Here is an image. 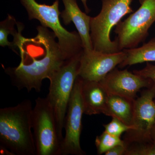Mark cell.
<instances>
[{
    "label": "cell",
    "mask_w": 155,
    "mask_h": 155,
    "mask_svg": "<svg viewBox=\"0 0 155 155\" xmlns=\"http://www.w3.org/2000/svg\"><path fill=\"white\" fill-rule=\"evenodd\" d=\"M18 31L14 35V43L19 49L21 58L19 66L5 69L13 86L19 90L25 89L28 92L34 89L41 91L44 79H48L53 73L69 61L61 49L53 31L40 25L38 34L33 38L22 36L23 25L17 24Z\"/></svg>",
    "instance_id": "1"
},
{
    "label": "cell",
    "mask_w": 155,
    "mask_h": 155,
    "mask_svg": "<svg viewBox=\"0 0 155 155\" xmlns=\"http://www.w3.org/2000/svg\"><path fill=\"white\" fill-rule=\"evenodd\" d=\"M33 108L24 100L14 107L0 109V148L2 153L36 155L31 129Z\"/></svg>",
    "instance_id": "2"
},
{
    "label": "cell",
    "mask_w": 155,
    "mask_h": 155,
    "mask_svg": "<svg viewBox=\"0 0 155 155\" xmlns=\"http://www.w3.org/2000/svg\"><path fill=\"white\" fill-rule=\"evenodd\" d=\"M132 0H102L99 14L91 17L90 35L93 49L112 54L121 51L118 43L110 38L111 30L127 14L134 12Z\"/></svg>",
    "instance_id": "3"
},
{
    "label": "cell",
    "mask_w": 155,
    "mask_h": 155,
    "mask_svg": "<svg viewBox=\"0 0 155 155\" xmlns=\"http://www.w3.org/2000/svg\"><path fill=\"white\" fill-rule=\"evenodd\" d=\"M28 13L29 19L38 20L42 26L52 30L58 39L61 49L69 60L80 55L84 49L78 32H70L61 25L59 0L52 5L38 3L35 0H20Z\"/></svg>",
    "instance_id": "4"
},
{
    "label": "cell",
    "mask_w": 155,
    "mask_h": 155,
    "mask_svg": "<svg viewBox=\"0 0 155 155\" xmlns=\"http://www.w3.org/2000/svg\"><path fill=\"white\" fill-rule=\"evenodd\" d=\"M80 55L67 61L48 78L50 83L47 98L54 113L59 135L63 139L65 116L78 76Z\"/></svg>",
    "instance_id": "5"
},
{
    "label": "cell",
    "mask_w": 155,
    "mask_h": 155,
    "mask_svg": "<svg viewBox=\"0 0 155 155\" xmlns=\"http://www.w3.org/2000/svg\"><path fill=\"white\" fill-rule=\"evenodd\" d=\"M32 126L36 155H61L63 139L47 98H37L33 108Z\"/></svg>",
    "instance_id": "6"
},
{
    "label": "cell",
    "mask_w": 155,
    "mask_h": 155,
    "mask_svg": "<svg viewBox=\"0 0 155 155\" xmlns=\"http://www.w3.org/2000/svg\"><path fill=\"white\" fill-rule=\"evenodd\" d=\"M140 6L127 19L116 25V40L119 50L133 48L147 37L155 22V0H139Z\"/></svg>",
    "instance_id": "7"
},
{
    "label": "cell",
    "mask_w": 155,
    "mask_h": 155,
    "mask_svg": "<svg viewBox=\"0 0 155 155\" xmlns=\"http://www.w3.org/2000/svg\"><path fill=\"white\" fill-rule=\"evenodd\" d=\"M81 80L78 76L69 100L65 116V135L61 146V155H84L80 145L84 113L81 95Z\"/></svg>",
    "instance_id": "8"
},
{
    "label": "cell",
    "mask_w": 155,
    "mask_h": 155,
    "mask_svg": "<svg viewBox=\"0 0 155 155\" xmlns=\"http://www.w3.org/2000/svg\"><path fill=\"white\" fill-rule=\"evenodd\" d=\"M155 86L143 91L134 101L132 125L126 132V144L146 142L150 138L155 125Z\"/></svg>",
    "instance_id": "9"
},
{
    "label": "cell",
    "mask_w": 155,
    "mask_h": 155,
    "mask_svg": "<svg viewBox=\"0 0 155 155\" xmlns=\"http://www.w3.org/2000/svg\"><path fill=\"white\" fill-rule=\"evenodd\" d=\"M126 58L124 51L108 54L83 49L79 58L78 77L87 81H100Z\"/></svg>",
    "instance_id": "10"
},
{
    "label": "cell",
    "mask_w": 155,
    "mask_h": 155,
    "mask_svg": "<svg viewBox=\"0 0 155 155\" xmlns=\"http://www.w3.org/2000/svg\"><path fill=\"white\" fill-rule=\"evenodd\" d=\"M151 81L127 69H114L100 81L109 94L117 95L135 100L141 88L150 86Z\"/></svg>",
    "instance_id": "11"
},
{
    "label": "cell",
    "mask_w": 155,
    "mask_h": 155,
    "mask_svg": "<svg viewBox=\"0 0 155 155\" xmlns=\"http://www.w3.org/2000/svg\"><path fill=\"white\" fill-rule=\"evenodd\" d=\"M65 9L61 17L65 25L73 22L79 35L84 49L92 50L90 35L91 18L79 8L76 0H62Z\"/></svg>",
    "instance_id": "12"
},
{
    "label": "cell",
    "mask_w": 155,
    "mask_h": 155,
    "mask_svg": "<svg viewBox=\"0 0 155 155\" xmlns=\"http://www.w3.org/2000/svg\"><path fill=\"white\" fill-rule=\"evenodd\" d=\"M81 80L84 113L89 116L104 114L109 94L100 81Z\"/></svg>",
    "instance_id": "13"
},
{
    "label": "cell",
    "mask_w": 155,
    "mask_h": 155,
    "mask_svg": "<svg viewBox=\"0 0 155 155\" xmlns=\"http://www.w3.org/2000/svg\"><path fill=\"white\" fill-rule=\"evenodd\" d=\"M134 101L117 95L109 94L104 114L115 117L126 125L132 126Z\"/></svg>",
    "instance_id": "14"
},
{
    "label": "cell",
    "mask_w": 155,
    "mask_h": 155,
    "mask_svg": "<svg viewBox=\"0 0 155 155\" xmlns=\"http://www.w3.org/2000/svg\"><path fill=\"white\" fill-rule=\"evenodd\" d=\"M126 58L119 65L123 68L144 62H155V38L139 48L124 49Z\"/></svg>",
    "instance_id": "15"
},
{
    "label": "cell",
    "mask_w": 155,
    "mask_h": 155,
    "mask_svg": "<svg viewBox=\"0 0 155 155\" xmlns=\"http://www.w3.org/2000/svg\"><path fill=\"white\" fill-rule=\"evenodd\" d=\"M16 19L13 16L8 15V17L4 21L0 23V45L2 47H8L11 49L14 52L17 53L16 48L12 42L9 41L8 37L9 35L14 36L17 32L14 28L16 24Z\"/></svg>",
    "instance_id": "16"
},
{
    "label": "cell",
    "mask_w": 155,
    "mask_h": 155,
    "mask_svg": "<svg viewBox=\"0 0 155 155\" xmlns=\"http://www.w3.org/2000/svg\"><path fill=\"white\" fill-rule=\"evenodd\" d=\"M125 143V141L122 140L120 137L112 135L105 130L101 135L97 137L95 141L98 155L105 154L114 147Z\"/></svg>",
    "instance_id": "17"
},
{
    "label": "cell",
    "mask_w": 155,
    "mask_h": 155,
    "mask_svg": "<svg viewBox=\"0 0 155 155\" xmlns=\"http://www.w3.org/2000/svg\"><path fill=\"white\" fill-rule=\"evenodd\" d=\"M104 127L106 132L118 137H120L122 134L133 128V126L126 125L115 117H112L111 122L104 125Z\"/></svg>",
    "instance_id": "18"
},
{
    "label": "cell",
    "mask_w": 155,
    "mask_h": 155,
    "mask_svg": "<svg viewBox=\"0 0 155 155\" xmlns=\"http://www.w3.org/2000/svg\"><path fill=\"white\" fill-rule=\"evenodd\" d=\"M134 143L132 146H127L125 155H155V140L151 144L145 142Z\"/></svg>",
    "instance_id": "19"
},
{
    "label": "cell",
    "mask_w": 155,
    "mask_h": 155,
    "mask_svg": "<svg viewBox=\"0 0 155 155\" xmlns=\"http://www.w3.org/2000/svg\"><path fill=\"white\" fill-rule=\"evenodd\" d=\"M134 73L142 77L148 78L153 82L155 86V65L148 63L143 69L134 70Z\"/></svg>",
    "instance_id": "20"
},
{
    "label": "cell",
    "mask_w": 155,
    "mask_h": 155,
    "mask_svg": "<svg viewBox=\"0 0 155 155\" xmlns=\"http://www.w3.org/2000/svg\"><path fill=\"white\" fill-rule=\"evenodd\" d=\"M127 145L120 144L116 145L108 150L104 154L105 155H125L127 149Z\"/></svg>",
    "instance_id": "21"
},
{
    "label": "cell",
    "mask_w": 155,
    "mask_h": 155,
    "mask_svg": "<svg viewBox=\"0 0 155 155\" xmlns=\"http://www.w3.org/2000/svg\"><path fill=\"white\" fill-rule=\"evenodd\" d=\"M81 1L84 6L85 11H86L87 13H88L90 11V10L88 7H87V0H81Z\"/></svg>",
    "instance_id": "22"
},
{
    "label": "cell",
    "mask_w": 155,
    "mask_h": 155,
    "mask_svg": "<svg viewBox=\"0 0 155 155\" xmlns=\"http://www.w3.org/2000/svg\"></svg>",
    "instance_id": "23"
}]
</instances>
